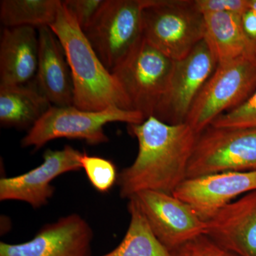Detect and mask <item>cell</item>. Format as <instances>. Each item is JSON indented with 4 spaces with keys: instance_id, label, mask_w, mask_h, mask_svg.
<instances>
[{
    "instance_id": "obj_1",
    "label": "cell",
    "mask_w": 256,
    "mask_h": 256,
    "mask_svg": "<svg viewBox=\"0 0 256 256\" xmlns=\"http://www.w3.org/2000/svg\"><path fill=\"white\" fill-rule=\"evenodd\" d=\"M138 152L132 164L118 174L121 198L154 191L173 194L188 178V163L197 133L186 122L168 124L150 116L142 124H129Z\"/></svg>"
},
{
    "instance_id": "obj_2",
    "label": "cell",
    "mask_w": 256,
    "mask_h": 256,
    "mask_svg": "<svg viewBox=\"0 0 256 256\" xmlns=\"http://www.w3.org/2000/svg\"><path fill=\"white\" fill-rule=\"evenodd\" d=\"M50 28L62 44L72 72L74 106L87 111L109 107L132 110L122 88L101 62L63 1Z\"/></svg>"
},
{
    "instance_id": "obj_3",
    "label": "cell",
    "mask_w": 256,
    "mask_h": 256,
    "mask_svg": "<svg viewBox=\"0 0 256 256\" xmlns=\"http://www.w3.org/2000/svg\"><path fill=\"white\" fill-rule=\"evenodd\" d=\"M146 118L140 112L109 107L104 110H80L74 106H52L46 114L28 130L22 138L24 148L40 149L46 143L58 138L78 139L90 146L108 142L104 126L110 122L142 124Z\"/></svg>"
},
{
    "instance_id": "obj_4",
    "label": "cell",
    "mask_w": 256,
    "mask_h": 256,
    "mask_svg": "<svg viewBox=\"0 0 256 256\" xmlns=\"http://www.w3.org/2000/svg\"><path fill=\"white\" fill-rule=\"evenodd\" d=\"M204 16L194 0H150L142 13V36L173 60L204 40Z\"/></svg>"
},
{
    "instance_id": "obj_5",
    "label": "cell",
    "mask_w": 256,
    "mask_h": 256,
    "mask_svg": "<svg viewBox=\"0 0 256 256\" xmlns=\"http://www.w3.org/2000/svg\"><path fill=\"white\" fill-rule=\"evenodd\" d=\"M256 88V54L218 64L197 96L186 124L198 134L220 114L244 104Z\"/></svg>"
},
{
    "instance_id": "obj_6",
    "label": "cell",
    "mask_w": 256,
    "mask_h": 256,
    "mask_svg": "<svg viewBox=\"0 0 256 256\" xmlns=\"http://www.w3.org/2000/svg\"><path fill=\"white\" fill-rule=\"evenodd\" d=\"M174 60L143 38L112 69L132 110L146 118L154 116L169 84Z\"/></svg>"
},
{
    "instance_id": "obj_7",
    "label": "cell",
    "mask_w": 256,
    "mask_h": 256,
    "mask_svg": "<svg viewBox=\"0 0 256 256\" xmlns=\"http://www.w3.org/2000/svg\"><path fill=\"white\" fill-rule=\"evenodd\" d=\"M256 170V128L210 126L197 134L188 178Z\"/></svg>"
},
{
    "instance_id": "obj_8",
    "label": "cell",
    "mask_w": 256,
    "mask_h": 256,
    "mask_svg": "<svg viewBox=\"0 0 256 256\" xmlns=\"http://www.w3.org/2000/svg\"><path fill=\"white\" fill-rule=\"evenodd\" d=\"M150 0H105L84 30L87 40L110 72L142 36V13Z\"/></svg>"
},
{
    "instance_id": "obj_9",
    "label": "cell",
    "mask_w": 256,
    "mask_h": 256,
    "mask_svg": "<svg viewBox=\"0 0 256 256\" xmlns=\"http://www.w3.org/2000/svg\"><path fill=\"white\" fill-rule=\"evenodd\" d=\"M217 65L205 40L184 58L174 60L169 84L153 116L168 124L186 122L192 105Z\"/></svg>"
},
{
    "instance_id": "obj_10",
    "label": "cell",
    "mask_w": 256,
    "mask_h": 256,
    "mask_svg": "<svg viewBox=\"0 0 256 256\" xmlns=\"http://www.w3.org/2000/svg\"><path fill=\"white\" fill-rule=\"evenodd\" d=\"M132 198L137 202L156 238L170 252L206 234V222L188 204L173 194L144 191Z\"/></svg>"
},
{
    "instance_id": "obj_11",
    "label": "cell",
    "mask_w": 256,
    "mask_h": 256,
    "mask_svg": "<svg viewBox=\"0 0 256 256\" xmlns=\"http://www.w3.org/2000/svg\"><path fill=\"white\" fill-rule=\"evenodd\" d=\"M82 153L69 146L62 150H47L40 166L24 174L0 180V200L26 202L34 208L48 203L55 188L52 182L60 175L82 169Z\"/></svg>"
},
{
    "instance_id": "obj_12",
    "label": "cell",
    "mask_w": 256,
    "mask_h": 256,
    "mask_svg": "<svg viewBox=\"0 0 256 256\" xmlns=\"http://www.w3.org/2000/svg\"><path fill=\"white\" fill-rule=\"evenodd\" d=\"M256 190V170L226 172L186 178L173 195L207 222L228 204Z\"/></svg>"
},
{
    "instance_id": "obj_13",
    "label": "cell",
    "mask_w": 256,
    "mask_h": 256,
    "mask_svg": "<svg viewBox=\"0 0 256 256\" xmlns=\"http://www.w3.org/2000/svg\"><path fill=\"white\" fill-rule=\"evenodd\" d=\"M92 237L86 220L74 214L45 226L28 242H0V256H90Z\"/></svg>"
},
{
    "instance_id": "obj_14",
    "label": "cell",
    "mask_w": 256,
    "mask_h": 256,
    "mask_svg": "<svg viewBox=\"0 0 256 256\" xmlns=\"http://www.w3.org/2000/svg\"><path fill=\"white\" fill-rule=\"evenodd\" d=\"M206 235L240 256H256V190L224 206L206 222Z\"/></svg>"
},
{
    "instance_id": "obj_15",
    "label": "cell",
    "mask_w": 256,
    "mask_h": 256,
    "mask_svg": "<svg viewBox=\"0 0 256 256\" xmlns=\"http://www.w3.org/2000/svg\"><path fill=\"white\" fill-rule=\"evenodd\" d=\"M38 66L34 82L52 106H74V84L65 50L50 26L38 28Z\"/></svg>"
},
{
    "instance_id": "obj_16",
    "label": "cell",
    "mask_w": 256,
    "mask_h": 256,
    "mask_svg": "<svg viewBox=\"0 0 256 256\" xmlns=\"http://www.w3.org/2000/svg\"><path fill=\"white\" fill-rule=\"evenodd\" d=\"M31 26L4 28L0 40V86L32 82L38 62V30Z\"/></svg>"
},
{
    "instance_id": "obj_17",
    "label": "cell",
    "mask_w": 256,
    "mask_h": 256,
    "mask_svg": "<svg viewBox=\"0 0 256 256\" xmlns=\"http://www.w3.org/2000/svg\"><path fill=\"white\" fill-rule=\"evenodd\" d=\"M52 106L34 80L22 85L0 86V124L4 127L30 129Z\"/></svg>"
},
{
    "instance_id": "obj_18",
    "label": "cell",
    "mask_w": 256,
    "mask_h": 256,
    "mask_svg": "<svg viewBox=\"0 0 256 256\" xmlns=\"http://www.w3.org/2000/svg\"><path fill=\"white\" fill-rule=\"evenodd\" d=\"M204 16V40L218 64L249 54H256V44L244 32L240 16L232 13H210Z\"/></svg>"
},
{
    "instance_id": "obj_19",
    "label": "cell",
    "mask_w": 256,
    "mask_h": 256,
    "mask_svg": "<svg viewBox=\"0 0 256 256\" xmlns=\"http://www.w3.org/2000/svg\"><path fill=\"white\" fill-rule=\"evenodd\" d=\"M129 226L120 244L112 252L100 256H172L158 240L134 198L128 205Z\"/></svg>"
},
{
    "instance_id": "obj_20",
    "label": "cell",
    "mask_w": 256,
    "mask_h": 256,
    "mask_svg": "<svg viewBox=\"0 0 256 256\" xmlns=\"http://www.w3.org/2000/svg\"><path fill=\"white\" fill-rule=\"evenodd\" d=\"M60 0H2L0 20L4 28L31 26L37 30L54 22Z\"/></svg>"
},
{
    "instance_id": "obj_21",
    "label": "cell",
    "mask_w": 256,
    "mask_h": 256,
    "mask_svg": "<svg viewBox=\"0 0 256 256\" xmlns=\"http://www.w3.org/2000/svg\"><path fill=\"white\" fill-rule=\"evenodd\" d=\"M80 161L89 182L98 192H108L117 183L118 174L116 165L110 160L84 152Z\"/></svg>"
},
{
    "instance_id": "obj_22",
    "label": "cell",
    "mask_w": 256,
    "mask_h": 256,
    "mask_svg": "<svg viewBox=\"0 0 256 256\" xmlns=\"http://www.w3.org/2000/svg\"><path fill=\"white\" fill-rule=\"evenodd\" d=\"M210 126L218 128H256V88L244 104L220 114Z\"/></svg>"
},
{
    "instance_id": "obj_23",
    "label": "cell",
    "mask_w": 256,
    "mask_h": 256,
    "mask_svg": "<svg viewBox=\"0 0 256 256\" xmlns=\"http://www.w3.org/2000/svg\"><path fill=\"white\" fill-rule=\"evenodd\" d=\"M172 256H240L203 234L171 252Z\"/></svg>"
},
{
    "instance_id": "obj_24",
    "label": "cell",
    "mask_w": 256,
    "mask_h": 256,
    "mask_svg": "<svg viewBox=\"0 0 256 256\" xmlns=\"http://www.w3.org/2000/svg\"><path fill=\"white\" fill-rule=\"evenodd\" d=\"M104 2L105 0H66L63 3L84 31L98 12Z\"/></svg>"
},
{
    "instance_id": "obj_25",
    "label": "cell",
    "mask_w": 256,
    "mask_h": 256,
    "mask_svg": "<svg viewBox=\"0 0 256 256\" xmlns=\"http://www.w3.org/2000/svg\"><path fill=\"white\" fill-rule=\"evenodd\" d=\"M194 2L203 14L232 13L242 16L250 9V0H194Z\"/></svg>"
},
{
    "instance_id": "obj_26",
    "label": "cell",
    "mask_w": 256,
    "mask_h": 256,
    "mask_svg": "<svg viewBox=\"0 0 256 256\" xmlns=\"http://www.w3.org/2000/svg\"><path fill=\"white\" fill-rule=\"evenodd\" d=\"M240 21L244 32L248 38L256 44V12L248 9L240 16Z\"/></svg>"
},
{
    "instance_id": "obj_27",
    "label": "cell",
    "mask_w": 256,
    "mask_h": 256,
    "mask_svg": "<svg viewBox=\"0 0 256 256\" xmlns=\"http://www.w3.org/2000/svg\"><path fill=\"white\" fill-rule=\"evenodd\" d=\"M250 8L256 12V0H250Z\"/></svg>"
}]
</instances>
